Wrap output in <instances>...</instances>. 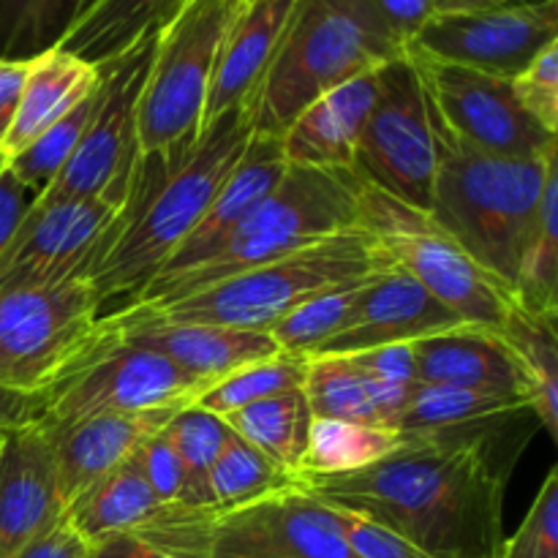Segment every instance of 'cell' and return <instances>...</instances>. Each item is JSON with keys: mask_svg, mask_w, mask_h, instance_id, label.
<instances>
[{"mask_svg": "<svg viewBox=\"0 0 558 558\" xmlns=\"http://www.w3.org/2000/svg\"><path fill=\"white\" fill-rule=\"evenodd\" d=\"M213 385L216 381L196 379L161 354L125 341L98 319L96 341L44 392L47 407L38 425L54 436L96 414L194 403Z\"/></svg>", "mask_w": 558, "mask_h": 558, "instance_id": "9", "label": "cell"}, {"mask_svg": "<svg viewBox=\"0 0 558 558\" xmlns=\"http://www.w3.org/2000/svg\"><path fill=\"white\" fill-rule=\"evenodd\" d=\"M131 458L145 477L147 488L156 494V499L161 505H178L180 494H183V469H180L172 445L163 436V428L147 436Z\"/></svg>", "mask_w": 558, "mask_h": 558, "instance_id": "42", "label": "cell"}, {"mask_svg": "<svg viewBox=\"0 0 558 558\" xmlns=\"http://www.w3.org/2000/svg\"><path fill=\"white\" fill-rule=\"evenodd\" d=\"M189 0H98L60 49L90 65L118 58L134 44L158 36Z\"/></svg>", "mask_w": 558, "mask_h": 558, "instance_id": "27", "label": "cell"}, {"mask_svg": "<svg viewBox=\"0 0 558 558\" xmlns=\"http://www.w3.org/2000/svg\"><path fill=\"white\" fill-rule=\"evenodd\" d=\"M368 278H357V281L322 289L314 298H308L298 308L289 311L270 330L276 347L287 354H300V357H311V354L319 352V347H325L341 330L354 298H357Z\"/></svg>", "mask_w": 558, "mask_h": 558, "instance_id": "37", "label": "cell"}, {"mask_svg": "<svg viewBox=\"0 0 558 558\" xmlns=\"http://www.w3.org/2000/svg\"><path fill=\"white\" fill-rule=\"evenodd\" d=\"M523 409H532L529 398L523 396L414 381L407 409L396 423V434H430V430L461 428V425L505 417V414L523 412Z\"/></svg>", "mask_w": 558, "mask_h": 558, "instance_id": "30", "label": "cell"}, {"mask_svg": "<svg viewBox=\"0 0 558 558\" xmlns=\"http://www.w3.org/2000/svg\"><path fill=\"white\" fill-rule=\"evenodd\" d=\"M87 558H169V556L161 554V550H156L153 545H147L145 539L136 537L134 532H118L90 543V548H87Z\"/></svg>", "mask_w": 558, "mask_h": 558, "instance_id": "50", "label": "cell"}, {"mask_svg": "<svg viewBox=\"0 0 558 558\" xmlns=\"http://www.w3.org/2000/svg\"><path fill=\"white\" fill-rule=\"evenodd\" d=\"M407 47L371 0H292L270 65L245 112L262 136H283L332 87L403 58Z\"/></svg>", "mask_w": 558, "mask_h": 558, "instance_id": "3", "label": "cell"}, {"mask_svg": "<svg viewBox=\"0 0 558 558\" xmlns=\"http://www.w3.org/2000/svg\"><path fill=\"white\" fill-rule=\"evenodd\" d=\"M65 505L58 488L52 439L41 425L0 436V558H16L58 526Z\"/></svg>", "mask_w": 558, "mask_h": 558, "instance_id": "19", "label": "cell"}, {"mask_svg": "<svg viewBox=\"0 0 558 558\" xmlns=\"http://www.w3.org/2000/svg\"><path fill=\"white\" fill-rule=\"evenodd\" d=\"M232 0H189L158 33L136 109L140 153H189L202 136L207 87Z\"/></svg>", "mask_w": 558, "mask_h": 558, "instance_id": "10", "label": "cell"}, {"mask_svg": "<svg viewBox=\"0 0 558 558\" xmlns=\"http://www.w3.org/2000/svg\"><path fill=\"white\" fill-rule=\"evenodd\" d=\"M232 3H234V0H232Z\"/></svg>", "mask_w": 558, "mask_h": 558, "instance_id": "56", "label": "cell"}, {"mask_svg": "<svg viewBox=\"0 0 558 558\" xmlns=\"http://www.w3.org/2000/svg\"><path fill=\"white\" fill-rule=\"evenodd\" d=\"M352 172L401 205L430 210L436 180V136L412 60L379 69V90L354 150Z\"/></svg>", "mask_w": 558, "mask_h": 558, "instance_id": "13", "label": "cell"}, {"mask_svg": "<svg viewBox=\"0 0 558 558\" xmlns=\"http://www.w3.org/2000/svg\"><path fill=\"white\" fill-rule=\"evenodd\" d=\"M554 167L558 147L539 158H499L436 145L428 216L512 292Z\"/></svg>", "mask_w": 558, "mask_h": 558, "instance_id": "4", "label": "cell"}, {"mask_svg": "<svg viewBox=\"0 0 558 558\" xmlns=\"http://www.w3.org/2000/svg\"><path fill=\"white\" fill-rule=\"evenodd\" d=\"M158 510H161V501L147 488L134 458H129L118 469H112L107 477H101L90 488L82 490L65 507V521L87 543H96V539L107 537V534L136 532Z\"/></svg>", "mask_w": 558, "mask_h": 558, "instance_id": "28", "label": "cell"}, {"mask_svg": "<svg viewBox=\"0 0 558 558\" xmlns=\"http://www.w3.org/2000/svg\"><path fill=\"white\" fill-rule=\"evenodd\" d=\"M512 3H539V0H452L450 9L445 11H477V9H499V5Z\"/></svg>", "mask_w": 558, "mask_h": 558, "instance_id": "52", "label": "cell"}, {"mask_svg": "<svg viewBox=\"0 0 558 558\" xmlns=\"http://www.w3.org/2000/svg\"><path fill=\"white\" fill-rule=\"evenodd\" d=\"M501 558H558V469H550L515 537L505 539Z\"/></svg>", "mask_w": 558, "mask_h": 558, "instance_id": "40", "label": "cell"}, {"mask_svg": "<svg viewBox=\"0 0 558 558\" xmlns=\"http://www.w3.org/2000/svg\"><path fill=\"white\" fill-rule=\"evenodd\" d=\"M363 183L352 169L287 167L281 183L234 229L207 262L136 305H167L174 300L270 265L311 243L357 227Z\"/></svg>", "mask_w": 558, "mask_h": 558, "instance_id": "7", "label": "cell"}, {"mask_svg": "<svg viewBox=\"0 0 558 558\" xmlns=\"http://www.w3.org/2000/svg\"><path fill=\"white\" fill-rule=\"evenodd\" d=\"M379 90V69L360 74L303 109L281 136L289 167L352 169L354 150Z\"/></svg>", "mask_w": 558, "mask_h": 558, "instance_id": "23", "label": "cell"}, {"mask_svg": "<svg viewBox=\"0 0 558 558\" xmlns=\"http://www.w3.org/2000/svg\"><path fill=\"white\" fill-rule=\"evenodd\" d=\"M518 104L529 118L537 120L545 131H558V41L545 47L523 74L512 80Z\"/></svg>", "mask_w": 558, "mask_h": 558, "instance_id": "41", "label": "cell"}, {"mask_svg": "<svg viewBox=\"0 0 558 558\" xmlns=\"http://www.w3.org/2000/svg\"><path fill=\"white\" fill-rule=\"evenodd\" d=\"M401 445V434L390 428L338 423V420H314L308 436V450L300 472L341 474L376 463ZM298 472V474H300Z\"/></svg>", "mask_w": 558, "mask_h": 558, "instance_id": "35", "label": "cell"}, {"mask_svg": "<svg viewBox=\"0 0 558 558\" xmlns=\"http://www.w3.org/2000/svg\"><path fill=\"white\" fill-rule=\"evenodd\" d=\"M558 167L548 172L545 180L543 202H539L537 223L526 240L521 254L515 283H512V300L518 308L534 316H550L558 319Z\"/></svg>", "mask_w": 558, "mask_h": 558, "instance_id": "32", "label": "cell"}, {"mask_svg": "<svg viewBox=\"0 0 558 558\" xmlns=\"http://www.w3.org/2000/svg\"><path fill=\"white\" fill-rule=\"evenodd\" d=\"M357 363L363 374L371 379L385 381V385L407 387L414 385V363H412V343H398V347L371 349V352L347 354Z\"/></svg>", "mask_w": 558, "mask_h": 558, "instance_id": "44", "label": "cell"}, {"mask_svg": "<svg viewBox=\"0 0 558 558\" xmlns=\"http://www.w3.org/2000/svg\"><path fill=\"white\" fill-rule=\"evenodd\" d=\"M287 158H283L281 136H251L248 147L240 156V161L234 163V169L229 172V178L223 180L218 194L213 196L210 207L205 210V216L199 218L194 229L189 232V238L180 243V248L163 262L161 270L150 278L145 289L136 294V300L131 305L142 303V300L150 298L153 292H158L161 287H167L174 278L185 276L194 267H199L202 262L210 259L223 243H227L229 234L267 199L272 189L281 183L283 172H287ZM125 305V308H131ZM123 311V308H120Z\"/></svg>", "mask_w": 558, "mask_h": 558, "instance_id": "18", "label": "cell"}, {"mask_svg": "<svg viewBox=\"0 0 558 558\" xmlns=\"http://www.w3.org/2000/svg\"><path fill=\"white\" fill-rule=\"evenodd\" d=\"M44 396L38 392H22L0 381V434L16 428L36 425L44 417Z\"/></svg>", "mask_w": 558, "mask_h": 558, "instance_id": "47", "label": "cell"}, {"mask_svg": "<svg viewBox=\"0 0 558 558\" xmlns=\"http://www.w3.org/2000/svg\"><path fill=\"white\" fill-rule=\"evenodd\" d=\"M390 270L376 240L363 227L343 229L283 259L254 267L167 305H131L109 316L216 325L232 330L270 332L289 311L322 289Z\"/></svg>", "mask_w": 558, "mask_h": 558, "instance_id": "5", "label": "cell"}, {"mask_svg": "<svg viewBox=\"0 0 558 558\" xmlns=\"http://www.w3.org/2000/svg\"><path fill=\"white\" fill-rule=\"evenodd\" d=\"M223 423L283 472L298 474L303 469L311 425H314V414L303 390L262 398L238 412L223 414Z\"/></svg>", "mask_w": 558, "mask_h": 558, "instance_id": "29", "label": "cell"}, {"mask_svg": "<svg viewBox=\"0 0 558 558\" xmlns=\"http://www.w3.org/2000/svg\"><path fill=\"white\" fill-rule=\"evenodd\" d=\"M414 381L469 390L523 396L532 403L534 385L501 332L461 325L412 343Z\"/></svg>", "mask_w": 558, "mask_h": 558, "instance_id": "20", "label": "cell"}, {"mask_svg": "<svg viewBox=\"0 0 558 558\" xmlns=\"http://www.w3.org/2000/svg\"><path fill=\"white\" fill-rule=\"evenodd\" d=\"M501 338L510 343L512 352L532 376L534 398L532 412L537 423L558 436V319L534 316L518 308L512 300L507 319L501 325Z\"/></svg>", "mask_w": 558, "mask_h": 558, "instance_id": "31", "label": "cell"}, {"mask_svg": "<svg viewBox=\"0 0 558 558\" xmlns=\"http://www.w3.org/2000/svg\"><path fill=\"white\" fill-rule=\"evenodd\" d=\"M31 60H0V150L14 125Z\"/></svg>", "mask_w": 558, "mask_h": 558, "instance_id": "48", "label": "cell"}, {"mask_svg": "<svg viewBox=\"0 0 558 558\" xmlns=\"http://www.w3.org/2000/svg\"><path fill=\"white\" fill-rule=\"evenodd\" d=\"M515 414L401 434V445L376 463L341 474L300 472L294 485L332 510L390 529L428 558H501L505 488L529 441V434H501Z\"/></svg>", "mask_w": 558, "mask_h": 558, "instance_id": "1", "label": "cell"}, {"mask_svg": "<svg viewBox=\"0 0 558 558\" xmlns=\"http://www.w3.org/2000/svg\"><path fill=\"white\" fill-rule=\"evenodd\" d=\"M101 308L85 278L0 292V381L44 392L87 352Z\"/></svg>", "mask_w": 558, "mask_h": 558, "instance_id": "12", "label": "cell"}, {"mask_svg": "<svg viewBox=\"0 0 558 558\" xmlns=\"http://www.w3.org/2000/svg\"><path fill=\"white\" fill-rule=\"evenodd\" d=\"M0 436H3V434H0Z\"/></svg>", "mask_w": 558, "mask_h": 558, "instance_id": "55", "label": "cell"}, {"mask_svg": "<svg viewBox=\"0 0 558 558\" xmlns=\"http://www.w3.org/2000/svg\"><path fill=\"white\" fill-rule=\"evenodd\" d=\"M93 107H96V90L85 98V101L76 104L65 118H60L58 123L49 125L47 131L36 136L31 145L22 147L16 156H11L5 161V169L25 185L33 194H41L49 183L60 174V169L69 163L71 153L80 145L82 134H85L87 123H90Z\"/></svg>", "mask_w": 558, "mask_h": 558, "instance_id": "38", "label": "cell"}, {"mask_svg": "<svg viewBox=\"0 0 558 558\" xmlns=\"http://www.w3.org/2000/svg\"><path fill=\"white\" fill-rule=\"evenodd\" d=\"M434 3H436V11H445V9H450L452 0H434Z\"/></svg>", "mask_w": 558, "mask_h": 558, "instance_id": "53", "label": "cell"}, {"mask_svg": "<svg viewBox=\"0 0 558 558\" xmlns=\"http://www.w3.org/2000/svg\"><path fill=\"white\" fill-rule=\"evenodd\" d=\"M98 85V69L63 52V49H49L31 60L22 87L20 109H16L14 125L3 142L0 158L3 163L11 156L31 145L41 131L58 123L60 118L71 112L80 101H85Z\"/></svg>", "mask_w": 558, "mask_h": 558, "instance_id": "26", "label": "cell"}, {"mask_svg": "<svg viewBox=\"0 0 558 558\" xmlns=\"http://www.w3.org/2000/svg\"><path fill=\"white\" fill-rule=\"evenodd\" d=\"M357 227L376 240L387 265L412 276L463 325L501 330L512 292L480 267L428 213L401 205L363 183Z\"/></svg>", "mask_w": 558, "mask_h": 558, "instance_id": "8", "label": "cell"}, {"mask_svg": "<svg viewBox=\"0 0 558 558\" xmlns=\"http://www.w3.org/2000/svg\"><path fill=\"white\" fill-rule=\"evenodd\" d=\"M251 136L248 112L240 107L207 123L194 150L140 153L118 234L85 272L101 314L112 300H125L114 311L134 303L205 216Z\"/></svg>", "mask_w": 558, "mask_h": 558, "instance_id": "2", "label": "cell"}, {"mask_svg": "<svg viewBox=\"0 0 558 558\" xmlns=\"http://www.w3.org/2000/svg\"><path fill=\"white\" fill-rule=\"evenodd\" d=\"M292 0H234L218 41L202 129L248 104L270 65Z\"/></svg>", "mask_w": 558, "mask_h": 558, "instance_id": "22", "label": "cell"}, {"mask_svg": "<svg viewBox=\"0 0 558 558\" xmlns=\"http://www.w3.org/2000/svg\"><path fill=\"white\" fill-rule=\"evenodd\" d=\"M134 534L169 558H354L338 510L298 485L234 510L161 505Z\"/></svg>", "mask_w": 558, "mask_h": 558, "instance_id": "6", "label": "cell"}, {"mask_svg": "<svg viewBox=\"0 0 558 558\" xmlns=\"http://www.w3.org/2000/svg\"><path fill=\"white\" fill-rule=\"evenodd\" d=\"M412 387L376 381L363 374L347 354H330V357H308L303 392L314 420H338V423L396 430Z\"/></svg>", "mask_w": 558, "mask_h": 558, "instance_id": "25", "label": "cell"}, {"mask_svg": "<svg viewBox=\"0 0 558 558\" xmlns=\"http://www.w3.org/2000/svg\"><path fill=\"white\" fill-rule=\"evenodd\" d=\"M341 515L343 537L354 558H428L423 550L414 548L403 537H398L390 529L368 521V518L352 515V512L338 510Z\"/></svg>", "mask_w": 558, "mask_h": 558, "instance_id": "43", "label": "cell"}, {"mask_svg": "<svg viewBox=\"0 0 558 558\" xmlns=\"http://www.w3.org/2000/svg\"><path fill=\"white\" fill-rule=\"evenodd\" d=\"M371 3L379 9V14L385 16L387 25L396 31V36L401 38L403 47L417 36L420 27L436 14L434 0H371Z\"/></svg>", "mask_w": 558, "mask_h": 558, "instance_id": "45", "label": "cell"}, {"mask_svg": "<svg viewBox=\"0 0 558 558\" xmlns=\"http://www.w3.org/2000/svg\"><path fill=\"white\" fill-rule=\"evenodd\" d=\"M292 485L294 474L283 472L232 430L210 469V510H234Z\"/></svg>", "mask_w": 558, "mask_h": 558, "instance_id": "34", "label": "cell"}, {"mask_svg": "<svg viewBox=\"0 0 558 558\" xmlns=\"http://www.w3.org/2000/svg\"><path fill=\"white\" fill-rule=\"evenodd\" d=\"M87 548H90V543L63 515L58 526L27 545L16 558H87Z\"/></svg>", "mask_w": 558, "mask_h": 558, "instance_id": "46", "label": "cell"}, {"mask_svg": "<svg viewBox=\"0 0 558 558\" xmlns=\"http://www.w3.org/2000/svg\"><path fill=\"white\" fill-rule=\"evenodd\" d=\"M25 194H27L25 185H22L3 163V169H0V256L5 254L16 227H20L22 216H25L27 210Z\"/></svg>", "mask_w": 558, "mask_h": 558, "instance_id": "49", "label": "cell"}, {"mask_svg": "<svg viewBox=\"0 0 558 558\" xmlns=\"http://www.w3.org/2000/svg\"><path fill=\"white\" fill-rule=\"evenodd\" d=\"M158 36L134 44L118 58L96 65V107L80 145L58 178L33 202L52 205L65 199H87L104 194L112 185L125 183L134 174L140 142H136V109L142 87L156 54Z\"/></svg>", "mask_w": 558, "mask_h": 558, "instance_id": "15", "label": "cell"}, {"mask_svg": "<svg viewBox=\"0 0 558 558\" xmlns=\"http://www.w3.org/2000/svg\"><path fill=\"white\" fill-rule=\"evenodd\" d=\"M232 434L223 417L205 412V409L189 407L178 409L163 425V436L172 445L178 456L180 469H183V494H180V507L191 510H210V469L221 452L223 441Z\"/></svg>", "mask_w": 558, "mask_h": 558, "instance_id": "33", "label": "cell"}, {"mask_svg": "<svg viewBox=\"0 0 558 558\" xmlns=\"http://www.w3.org/2000/svg\"><path fill=\"white\" fill-rule=\"evenodd\" d=\"M463 322L441 305L428 289L398 267L381 270L365 281L354 298L341 330L319 347L311 357L330 354H360L398 343H414L420 338L461 327Z\"/></svg>", "mask_w": 558, "mask_h": 558, "instance_id": "17", "label": "cell"}, {"mask_svg": "<svg viewBox=\"0 0 558 558\" xmlns=\"http://www.w3.org/2000/svg\"><path fill=\"white\" fill-rule=\"evenodd\" d=\"M558 41V3H512L477 11H436L407 44L412 52L499 80H515Z\"/></svg>", "mask_w": 558, "mask_h": 558, "instance_id": "16", "label": "cell"}, {"mask_svg": "<svg viewBox=\"0 0 558 558\" xmlns=\"http://www.w3.org/2000/svg\"><path fill=\"white\" fill-rule=\"evenodd\" d=\"M131 180L87 199H65L52 205L31 202L9 248L0 256V292L54 287L69 278H85L93 262L112 245L118 234Z\"/></svg>", "mask_w": 558, "mask_h": 558, "instance_id": "14", "label": "cell"}, {"mask_svg": "<svg viewBox=\"0 0 558 558\" xmlns=\"http://www.w3.org/2000/svg\"><path fill=\"white\" fill-rule=\"evenodd\" d=\"M305 374H308V357L278 352L218 379L210 390L196 398L194 407L223 417V414L238 412V409L262 401V398L303 390Z\"/></svg>", "mask_w": 558, "mask_h": 558, "instance_id": "36", "label": "cell"}, {"mask_svg": "<svg viewBox=\"0 0 558 558\" xmlns=\"http://www.w3.org/2000/svg\"><path fill=\"white\" fill-rule=\"evenodd\" d=\"M428 104L436 145L499 158H539L556 150L545 131L518 104L512 80L445 63L407 49Z\"/></svg>", "mask_w": 558, "mask_h": 558, "instance_id": "11", "label": "cell"}, {"mask_svg": "<svg viewBox=\"0 0 558 558\" xmlns=\"http://www.w3.org/2000/svg\"><path fill=\"white\" fill-rule=\"evenodd\" d=\"M96 3L98 0H33L16 47V60H33L49 49H58Z\"/></svg>", "mask_w": 558, "mask_h": 558, "instance_id": "39", "label": "cell"}, {"mask_svg": "<svg viewBox=\"0 0 558 558\" xmlns=\"http://www.w3.org/2000/svg\"><path fill=\"white\" fill-rule=\"evenodd\" d=\"M189 407H161L147 409L134 414H96L60 434L49 436L54 450V466H58V488L60 499L69 507L82 490L90 488L101 477H107L112 469L129 461L136 447L147 436L158 434L169 423L178 409Z\"/></svg>", "mask_w": 558, "mask_h": 558, "instance_id": "24", "label": "cell"}, {"mask_svg": "<svg viewBox=\"0 0 558 558\" xmlns=\"http://www.w3.org/2000/svg\"><path fill=\"white\" fill-rule=\"evenodd\" d=\"M101 325L205 381H218L243 365L259 363L281 352L270 332L191 325V322L118 319V316H104Z\"/></svg>", "mask_w": 558, "mask_h": 558, "instance_id": "21", "label": "cell"}, {"mask_svg": "<svg viewBox=\"0 0 558 558\" xmlns=\"http://www.w3.org/2000/svg\"><path fill=\"white\" fill-rule=\"evenodd\" d=\"M33 0H0V60H16Z\"/></svg>", "mask_w": 558, "mask_h": 558, "instance_id": "51", "label": "cell"}, {"mask_svg": "<svg viewBox=\"0 0 558 558\" xmlns=\"http://www.w3.org/2000/svg\"><path fill=\"white\" fill-rule=\"evenodd\" d=\"M0 169H3V158H0Z\"/></svg>", "mask_w": 558, "mask_h": 558, "instance_id": "54", "label": "cell"}]
</instances>
